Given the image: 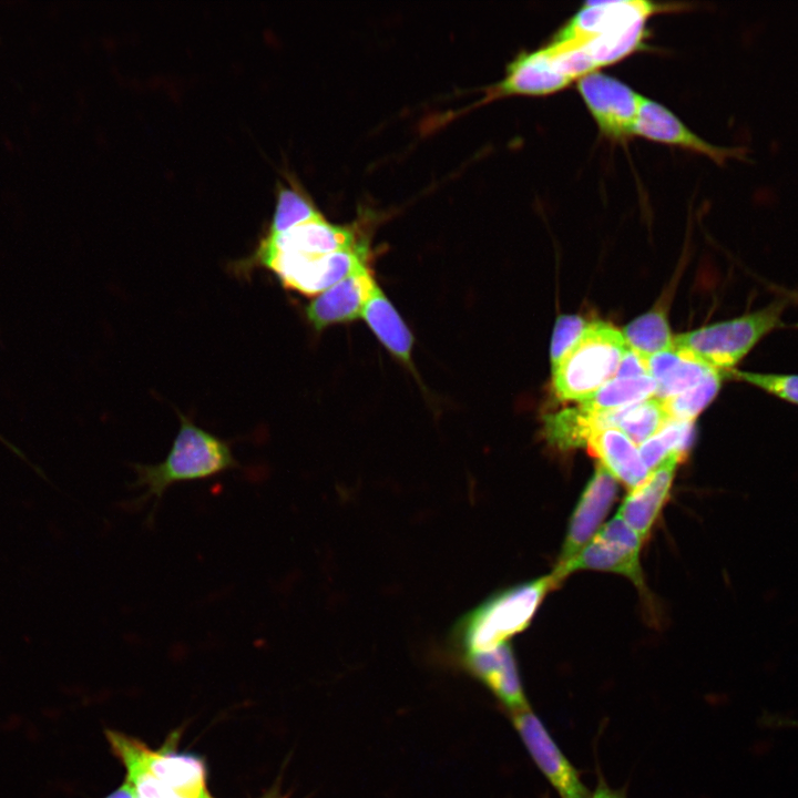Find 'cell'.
I'll return each mask as SVG.
<instances>
[{"instance_id": "obj_18", "label": "cell", "mask_w": 798, "mask_h": 798, "mask_svg": "<svg viewBox=\"0 0 798 798\" xmlns=\"http://www.w3.org/2000/svg\"><path fill=\"white\" fill-rule=\"evenodd\" d=\"M586 446L601 464L630 489L641 484L649 473L636 444L616 428L594 431Z\"/></svg>"}, {"instance_id": "obj_32", "label": "cell", "mask_w": 798, "mask_h": 798, "mask_svg": "<svg viewBox=\"0 0 798 798\" xmlns=\"http://www.w3.org/2000/svg\"><path fill=\"white\" fill-rule=\"evenodd\" d=\"M649 376L646 359L628 349L623 356L614 378H637Z\"/></svg>"}, {"instance_id": "obj_24", "label": "cell", "mask_w": 798, "mask_h": 798, "mask_svg": "<svg viewBox=\"0 0 798 798\" xmlns=\"http://www.w3.org/2000/svg\"><path fill=\"white\" fill-rule=\"evenodd\" d=\"M543 424L549 443L561 450L585 446L589 437L598 430L597 413L581 406L550 413L544 417Z\"/></svg>"}, {"instance_id": "obj_15", "label": "cell", "mask_w": 798, "mask_h": 798, "mask_svg": "<svg viewBox=\"0 0 798 798\" xmlns=\"http://www.w3.org/2000/svg\"><path fill=\"white\" fill-rule=\"evenodd\" d=\"M461 666L482 683L510 714L529 707L511 646L461 654Z\"/></svg>"}, {"instance_id": "obj_1", "label": "cell", "mask_w": 798, "mask_h": 798, "mask_svg": "<svg viewBox=\"0 0 798 798\" xmlns=\"http://www.w3.org/2000/svg\"><path fill=\"white\" fill-rule=\"evenodd\" d=\"M180 422V430L163 461L132 464L136 474L133 487L144 490L134 501L135 505L153 501L155 510L165 491L173 484L209 479L238 468L228 441L200 428L182 413Z\"/></svg>"}, {"instance_id": "obj_17", "label": "cell", "mask_w": 798, "mask_h": 798, "mask_svg": "<svg viewBox=\"0 0 798 798\" xmlns=\"http://www.w3.org/2000/svg\"><path fill=\"white\" fill-rule=\"evenodd\" d=\"M141 757L147 769L184 798H214L207 787L202 758L167 746L154 750L141 741Z\"/></svg>"}, {"instance_id": "obj_31", "label": "cell", "mask_w": 798, "mask_h": 798, "mask_svg": "<svg viewBox=\"0 0 798 798\" xmlns=\"http://www.w3.org/2000/svg\"><path fill=\"white\" fill-rule=\"evenodd\" d=\"M590 323L579 315L557 317L551 341V364L556 366L567 351L577 342Z\"/></svg>"}, {"instance_id": "obj_19", "label": "cell", "mask_w": 798, "mask_h": 798, "mask_svg": "<svg viewBox=\"0 0 798 798\" xmlns=\"http://www.w3.org/2000/svg\"><path fill=\"white\" fill-rule=\"evenodd\" d=\"M361 317L382 346L400 362L415 371L413 336L379 286L365 305Z\"/></svg>"}, {"instance_id": "obj_35", "label": "cell", "mask_w": 798, "mask_h": 798, "mask_svg": "<svg viewBox=\"0 0 798 798\" xmlns=\"http://www.w3.org/2000/svg\"><path fill=\"white\" fill-rule=\"evenodd\" d=\"M0 440L3 442V444H6L7 447H9V448H10L14 453H17L19 457H21L22 459H25V457L21 453V451H20L18 448H16L13 444H11L10 442H8V441H7L4 438H2L1 436H0Z\"/></svg>"}, {"instance_id": "obj_33", "label": "cell", "mask_w": 798, "mask_h": 798, "mask_svg": "<svg viewBox=\"0 0 798 798\" xmlns=\"http://www.w3.org/2000/svg\"><path fill=\"white\" fill-rule=\"evenodd\" d=\"M590 798H626L624 791L612 789L608 787V785L604 781V779H600L598 784L594 790V792L591 795Z\"/></svg>"}, {"instance_id": "obj_27", "label": "cell", "mask_w": 798, "mask_h": 798, "mask_svg": "<svg viewBox=\"0 0 798 798\" xmlns=\"http://www.w3.org/2000/svg\"><path fill=\"white\" fill-rule=\"evenodd\" d=\"M320 215L315 204L298 187L279 184L275 209L265 232L283 233Z\"/></svg>"}, {"instance_id": "obj_30", "label": "cell", "mask_w": 798, "mask_h": 798, "mask_svg": "<svg viewBox=\"0 0 798 798\" xmlns=\"http://www.w3.org/2000/svg\"><path fill=\"white\" fill-rule=\"evenodd\" d=\"M728 376H733L782 400L798 405V375L761 374L733 369L728 372Z\"/></svg>"}, {"instance_id": "obj_21", "label": "cell", "mask_w": 798, "mask_h": 798, "mask_svg": "<svg viewBox=\"0 0 798 798\" xmlns=\"http://www.w3.org/2000/svg\"><path fill=\"white\" fill-rule=\"evenodd\" d=\"M669 419L663 401L656 398L645 399L617 410L597 413L598 430L616 428L624 432L635 444H642L654 436Z\"/></svg>"}, {"instance_id": "obj_10", "label": "cell", "mask_w": 798, "mask_h": 798, "mask_svg": "<svg viewBox=\"0 0 798 798\" xmlns=\"http://www.w3.org/2000/svg\"><path fill=\"white\" fill-rule=\"evenodd\" d=\"M510 717L532 759L560 798H590L591 792L582 782L577 770L556 746L531 707L512 713Z\"/></svg>"}, {"instance_id": "obj_6", "label": "cell", "mask_w": 798, "mask_h": 798, "mask_svg": "<svg viewBox=\"0 0 798 798\" xmlns=\"http://www.w3.org/2000/svg\"><path fill=\"white\" fill-rule=\"evenodd\" d=\"M642 539L616 514L596 532L594 538L562 567H555L553 575L561 582L573 571L597 570L622 574L643 587L640 566Z\"/></svg>"}, {"instance_id": "obj_36", "label": "cell", "mask_w": 798, "mask_h": 798, "mask_svg": "<svg viewBox=\"0 0 798 798\" xmlns=\"http://www.w3.org/2000/svg\"><path fill=\"white\" fill-rule=\"evenodd\" d=\"M268 798H276V797H268Z\"/></svg>"}, {"instance_id": "obj_3", "label": "cell", "mask_w": 798, "mask_h": 798, "mask_svg": "<svg viewBox=\"0 0 798 798\" xmlns=\"http://www.w3.org/2000/svg\"><path fill=\"white\" fill-rule=\"evenodd\" d=\"M784 301L740 317L681 334L674 338V350L682 357L727 374L766 335L781 323Z\"/></svg>"}, {"instance_id": "obj_9", "label": "cell", "mask_w": 798, "mask_h": 798, "mask_svg": "<svg viewBox=\"0 0 798 798\" xmlns=\"http://www.w3.org/2000/svg\"><path fill=\"white\" fill-rule=\"evenodd\" d=\"M367 237L356 225H338L324 215L283 233L264 232L252 254L327 255L357 246Z\"/></svg>"}, {"instance_id": "obj_7", "label": "cell", "mask_w": 798, "mask_h": 798, "mask_svg": "<svg viewBox=\"0 0 798 798\" xmlns=\"http://www.w3.org/2000/svg\"><path fill=\"white\" fill-rule=\"evenodd\" d=\"M577 91L604 136L614 141L634 136L643 95L600 71L579 79Z\"/></svg>"}, {"instance_id": "obj_26", "label": "cell", "mask_w": 798, "mask_h": 798, "mask_svg": "<svg viewBox=\"0 0 798 798\" xmlns=\"http://www.w3.org/2000/svg\"><path fill=\"white\" fill-rule=\"evenodd\" d=\"M695 437L694 421L669 419L661 430L640 444V454L652 471L671 454L685 458Z\"/></svg>"}, {"instance_id": "obj_12", "label": "cell", "mask_w": 798, "mask_h": 798, "mask_svg": "<svg viewBox=\"0 0 798 798\" xmlns=\"http://www.w3.org/2000/svg\"><path fill=\"white\" fill-rule=\"evenodd\" d=\"M378 287L370 265H366L317 295L305 308L308 323L317 331L361 317Z\"/></svg>"}, {"instance_id": "obj_20", "label": "cell", "mask_w": 798, "mask_h": 798, "mask_svg": "<svg viewBox=\"0 0 798 798\" xmlns=\"http://www.w3.org/2000/svg\"><path fill=\"white\" fill-rule=\"evenodd\" d=\"M105 738L111 751L125 768V780L136 798H184L147 769L141 757L140 739L113 729L105 730Z\"/></svg>"}, {"instance_id": "obj_34", "label": "cell", "mask_w": 798, "mask_h": 798, "mask_svg": "<svg viewBox=\"0 0 798 798\" xmlns=\"http://www.w3.org/2000/svg\"><path fill=\"white\" fill-rule=\"evenodd\" d=\"M104 798H136V796L130 782L125 780L121 786L106 795Z\"/></svg>"}, {"instance_id": "obj_5", "label": "cell", "mask_w": 798, "mask_h": 798, "mask_svg": "<svg viewBox=\"0 0 798 798\" xmlns=\"http://www.w3.org/2000/svg\"><path fill=\"white\" fill-rule=\"evenodd\" d=\"M370 239L350 249L327 255L299 256L287 254H250L233 263L237 275H247L257 267L273 272L284 288L305 296H317L352 272L370 265Z\"/></svg>"}, {"instance_id": "obj_22", "label": "cell", "mask_w": 798, "mask_h": 798, "mask_svg": "<svg viewBox=\"0 0 798 798\" xmlns=\"http://www.w3.org/2000/svg\"><path fill=\"white\" fill-rule=\"evenodd\" d=\"M646 22L645 20L637 21L567 48L579 49L595 71H598L603 66L620 62L641 49L647 34Z\"/></svg>"}, {"instance_id": "obj_29", "label": "cell", "mask_w": 798, "mask_h": 798, "mask_svg": "<svg viewBox=\"0 0 798 798\" xmlns=\"http://www.w3.org/2000/svg\"><path fill=\"white\" fill-rule=\"evenodd\" d=\"M682 357V356H681ZM714 368L702 362L682 359L657 381L655 398L665 400L697 386Z\"/></svg>"}, {"instance_id": "obj_2", "label": "cell", "mask_w": 798, "mask_h": 798, "mask_svg": "<svg viewBox=\"0 0 798 798\" xmlns=\"http://www.w3.org/2000/svg\"><path fill=\"white\" fill-rule=\"evenodd\" d=\"M560 583L551 573L485 598L453 625L451 640L458 654L492 649L524 631L544 596Z\"/></svg>"}, {"instance_id": "obj_13", "label": "cell", "mask_w": 798, "mask_h": 798, "mask_svg": "<svg viewBox=\"0 0 798 798\" xmlns=\"http://www.w3.org/2000/svg\"><path fill=\"white\" fill-rule=\"evenodd\" d=\"M634 135L706 155L718 164L729 157L746 160V149L717 146L703 140L667 108L645 96L640 105Z\"/></svg>"}, {"instance_id": "obj_25", "label": "cell", "mask_w": 798, "mask_h": 798, "mask_svg": "<svg viewBox=\"0 0 798 798\" xmlns=\"http://www.w3.org/2000/svg\"><path fill=\"white\" fill-rule=\"evenodd\" d=\"M622 335L631 350L647 359L674 349V339L663 309H652L627 324Z\"/></svg>"}, {"instance_id": "obj_4", "label": "cell", "mask_w": 798, "mask_h": 798, "mask_svg": "<svg viewBox=\"0 0 798 798\" xmlns=\"http://www.w3.org/2000/svg\"><path fill=\"white\" fill-rule=\"evenodd\" d=\"M622 332L610 324L592 321L561 361L552 368L557 398L580 401L615 377L628 350Z\"/></svg>"}, {"instance_id": "obj_28", "label": "cell", "mask_w": 798, "mask_h": 798, "mask_svg": "<svg viewBox=\"0 0 798 798\" xmlns=\"http://www.w3.org/2000/svg\"><path fill=\"white\" fill-rule=\"evenodd\" d=\"M727 374L714 369L697 386L663 400L668 417L674 420L694 421L713 401Z\"/></svg>"}, {"instance_id": "obj_11", "label": "cell", "mask_w": 798, "mask_h": 798, "mask_svg": "<svg viewBox=\"0 0 798 798\" xmlns=\"http://www.w3.org/2000/svg\"><path fill=\"white\" fill-rule=\"evenodd\" d=\"M573 81L554 69L543 48L519 53L505 69L504 76L485 89L482 105L509 96H542L569 86Z\"/></svg>"}, {"instance_id": "obj_16", "label": "cell", "mask_w": 798, "mask_h": 798, "mask_svg": "<svg viewBox=\"0 0 798 798\" xmlns=\"http://www.w3.org/2000/svg\"><path fill=\"white\" fill-rule=\"evenodd\" d=\"M682 460L678 454H671L663 460L641 484L631 489L616 513L642 540L647 536L658 516L669 494L676 467Z\"/></svg>"}, {"instance_id": "obj_8", "label": "cell", "mask_w": 798, "mask_h": 798, "mask_svg": "<svg viewBox=\"0 0 798 798\" xmlns=\"http://www.w3.org/2000/svg\"><path fill=\"white\" fill-rule=\"evenodd\" d=\"M683 4H659L642 0L589 1L563 24L546 43L567 48L611 30L645 20L659 12L682 9Z\"/></svg>"}, {"instance_id": "obj_23", "label": "cell", "mask_w": 798, "mask_h": 798, "mask_svg": "<svg viewBox=\"0 0 798 798\" xmlns=\"http://www.w3.org/2000/svg\"><path fill=\"white\" fill-rule=\"evenodd\" d=\"M656 388V381L651 376L613 378L577 402L591 412L602 413L643 401L654 396Z\"/></svg>"}, {"instance_id": "obj_14", "label": "cell", "mask_w": 798, "mask_h": 798, "mask_svg": "<svg viewBox=\"0 0 798 798\" xmlns=\"http://www.w3.org/2000/svg\"><path fill=\"white\" fill-rule=\"evenodd\" d=\"M617 494L616 479L597 463L570 519L567 534L556 567L569 563L600 530Z\"/></svg>"}]
</instances>
